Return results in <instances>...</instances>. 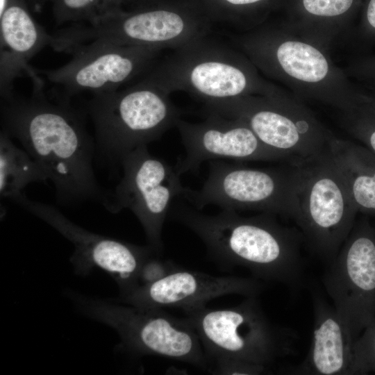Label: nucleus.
Returning <instances> with one entry per match:
<instances>
[{"label": "nucleus", "mask_w": 375, "mask_h": 375, "mask_svg": "<svg viewBox=\"0 0 375 375\" xmlns=\"http://www.w3.org/2000/svg\"><path fill=\"white\" fill-rule=\"evenodd\" d=\"M204 114L206 118L201 122L178 119L176 123L185 149V155L174 167L180 176L197 172L206 161L288 160L265 146L242 120L215 112Z\"/></svg>", "instance_id": "nucleus-14"}, {"label": "nucleus", "mask_w": 375, "mask_h": 375, "mask_svg": "<svg viewBox=\"0 0 375 375\" xmlns=\"http://www.w3.org/2000/svg\"><path fill=\"white\" fill-rule=\"evenodd\" d=\"M92 23L72 24L53 34L56 51L94 40L176 49L209 35L211 20L198 0H132Z\"/></svg>", "instance_id": "nucleus-3"}, {"label": "nucleus", "mask_w": 375, "mask_h": 375, "mask_svg": "<svg viewBox=\"0 0 375 375\" xmlns=\"http://www.w3.org/2000/svg\"><path fill=\"white\" fill-rule=\"evenodd\" d=\"M11 0H0V15H2Z\"/></svg>", "instance_id": "nucleus-30"}, {"label": "nucleus", "mask_w": 375, "mask_h": 375, "mask_svg": "<svg viewBox=\"0 0 375 375\" xmlns=\"http://www.w3.org/2000/svg\"><path fill=\"white\" fill-rule=\"evenodd\" d=\"M35 5H40L42 6L44 3H46V0H33Z\"/></svg>", "instance_id": "nucleus-31"}, {"label": "nucleus", "mask_w": 375, "mask_h": 375, "mask_svg": "<svg viewBox=\"0 0 375 375\" xmlns=\"http://www.w3.org/2000/svg\"><path fill=\"white\" fill-rule=\"evenodd\" d=\"M211 22H235L240 10L262 0H198Z\"/></svg>", "instance_id": "nucleus-24"}, {"label": "nucleus", "mask_w": 375, "mask_h": 375, "mask_svg": "<svg viewBox=\"0 0 375 375\" xmlns=\"http://www.w3.org/2000/svg\"><path fill=\"white\" fill-rule=\"evenodd\" d=\"M294 166L298 185L294 220L310 250L329 264L349 235L358 210L329 149Z\"/></svg>", "instance_id": "nucleus-7"}, {"label": "nucleus", "mask_w": 375, "mask_h": 375, "mask_svg": "<svg viewBox=\"0 0 375 375\" xmlns=\"http://www.w3.org/2000/svg\"><path fill=\"white\" fill-rule=\"evenodd\" d=\"M365 71L375 76V60L365 64Z\"/></svg>", "instance_id": "nucleus-29"}, {"label": "nucleus", "mask_w": 375, "mask_h": 375, "mask_svg": "<svg viewBox=\"0 0 375 375\" xmlns=\"http://www.w3.org/2000/svg\"><path fill=\"white\" fill-rule=\"evenodd\" d=\"M209 362L233 358L267 366L292 351L294 333L273 324L256 297L228 308L203 306L184 311ZM209 370V369H208Z\"/></svg>", "instance_id": "nucleus-6"}, {"label": "nucleus", "mask_w": 375, "mask_h": 375, "mask_svg": "<svg viewBox=\"0 0 375 375\" xmlns=\"http://www.w3.org/2000/svg\"><path fill=\"white\" fill-rule=\"evenodd\" d=\"M375 372V320L354 340L349 375Z\"/></svg>", "instance_id": "nucleus-23"}, {"label": "nucleus", "mask_w": 375, "mask_h": 375, "mask_svg": "<svg viewBox=\"0 0 375 375\" xmlns=\"http://www.w3.org/2000/svg\"><path fill=\"white\" fill-rule=\"evenodd\" d=\"M372 99L374 101V102L375 103V99L374 98H372Z\"/></svg>", "instance_id": "nucleus-32"}, {"label": "nucleus", "mask_w": 375, "mask_h": 375, "mask_svg": "<svg viewBox=\"0 0 375 375\" xmlns=\"http://www.w3.org/2000/svg\"><path fill=\"white\" fill-rule=\"evenodd\" d=\"M329 152L358 212L375 215V155L363 145L335 138Z\"/></svg>", "instance_id": "nucleus-19"}, {"label": "nucleus", "mask_w": 375, "mask_h": 375, "mask_svg": "<svg viewBox=\"0 0 375 375\" xmlns=\"http://www.w3.org/2000/svg\"><path fill=\"white\" fill-rule=\"evenodd\" d=\"M15 202L71 241L76 258L114 275L124 295L139 286V273L143 263L156 253L149 245L139 247L89 232L69 221L55 207L31 200L24 193Z\"/></svg>", "instance_id": "nucleus-15"}, {"label": "nucleus", "mask_w": 375, "mask_h": 375, "mask_svg": "<svg viewBox=\"0 0 375 375\" xmlns=\"http://www.w3.org/2000/svg\"><path fill=\"white\" fill-rule=\"evenodd\" d=\"M88 109L100 146L119 160L158 139L181 113L169 94L142 79L121 90L93 94Z\"/></svg>", "instance_id": "nucleus-5"}, {"label": "nucleus", "mask_w": 375, "mask_h": 375, "mask_svg": "<svg viewBox=\"0 0 375 375\" xmlns=\"http://www.w3.org/2000/svg\"><path fill=\"white\" fill-rule=\"evenodd\" d=\"M120 162L123 176L114 192L107 193L103 205L112 212L131 210L142 225L149 245L160 254L164 222L185 187L175 168L151 155L147 145L127 153Z\"/></svg>", "instance_id": "nucleus-10"}, {"label": "nucleus", "mask_w": 375, "mask_h": 375, "mask_svg": "<svg viewBox=\"0 0 375 375\" xmlns=\"http://www.w3.org/2000/svg\"><path fill=\"white\" fill-rule=\"evenodd\" d=\"M365 23L368 31L375 33V0H369L365 12Z\"/></svg>", "instance_id": "nucleus-28"}, {"label": "nucleus", "mask_w": 375, "mask_h": 375, "mask_svg": "<svg viewBox=\"0 0 375 375\" xmlns=\"http://www.w3.org/2000/svg\"><path fill=\"white\" fill-rule=\"evenodd\" d=\"M274 215L249 217L233 210L206 215L178 197L168 217L193 231L212 258L226 266H242L258 278L299 289L303 278L301 236L281 225Z\"/></svg>", "instance_id": "nucleus-2"}, {"label": "nucleus", "mask_w": 375, "mask_h": 375, "mask_svg": "<svg viewBox=\"0 0 375 375\" xmlns=\"http://www.w3.org/2000/svg\"><path fill=\"white\" fill-rule=\"evenodd\" d=\"M53 40V35L32 16L25 0L10 1L0 15L1 99L14 94V81L23 75L31 78L34 89L43 88V81L28 62L46 46H51Z\"/></svg>", "instance_id": "nucleus-17"}, {"label": "nucleus", "mask_w": 375, "mask_h": 375, "mask_svg": "<svg viewBox=\"0 0 375 375\" xmlns=\"http://www.w3.org/2000/svg\"><path fill=\"white\" fill-rule=\"evenodd\" d=\"M3 130L17 139L53 183L64 202L98 199L104 193L92 168L93 143L69 102L49 101L43 89L31 97L1 99Z\"/></svg>", "instance_id": "nucleus-1"}, {"label": "nucleus", "mask_w": 375, "mask_h": 375, "mask_svg": "<svg viewBox=\"0 0 375 375\" xmlns=\"http://www.w3.org/2000/svg\"><path fill=\"white\" fill-rule=\"evenodd\" d=\"M100 308L135 351L184 362L208 371L209 362L198 335L186 317L177 318L162 308L131 305Z\"/></svg>", "instance_id": "nucleus-13"}, {"label": "nucleus", "mask_w": 375, "mask_h": 375, "mask_svg": "<svg viewBox=\"0 0 375 375\" xmlns=\"http://www.w3.org/2000/svg\"><path fill=\"white\" fill-rule=\"evenodd\" d=\"M11 137L2 130L0 134L1 198L15 201L23 190L33 182H45L48 178L26 151L17 147Z\"/></svg>", "instance_id": "nucleus-20"}, {"label": "nucleus", "mask_w": 375, "mask_h": 375, "mask_svg": "<svg viewBox=\"0 0 375 375\" xmlns=\"http://www.w3.org/2000/svg\"><path fill=\"white\" fill-rule=\"evenodd\" d=\"M374 227H375V226H374Z\"/></svg>", "instance_id": "nucleus-33"}, {"label": "nucleus", "mask_w": 375, "mask_h": 375, "mask_svg": "<svg viewBox=\"0 0 375 375\" xmlns=\"http://www.w3.org/2000/svg\"><path fill=\"white\" fill-rule=\"evenodd\" d=\"M264 289L256 278L217 276L183 267L124 295L131 305L147 308H179L183 311L206 306L213 299L229 294L256 297Z\"/></svg>", "instance_id": "nucleus-16"}, {"label": "nucleus", "mask_w": 375, "mask_h": 375, "mask_svg": "<svg viewBox=\"0 0 375 375\" xmlns=\"http://www.w3.org/2000/svg\"><path fill=\"white\" fill-rule=\"evenodd\" d=\"M322 281L355 340L375 320V227L365 215L356 220Z\"/></svg>", "instance_id": "nucleus-12"}, {"label": "nucleus", "mask_w": 375, "mask_h": 375, "mask_svg": "<svg viewBox=\"0 0 375 375\" xmlns=\"http://www.w3.org/2000/svg\"><path fill=\"white\" fill-rule=\"evenodd\" d=\"M200 190L185 188L181 197L201 210L215 205L222 210H254L295 217L297 210V167L252 168L224 160H211Z\"/></svg>", "instance_id": "nucleus-8"}, {"label": "nucleus", "mask_w": 375, "mask_h": 375, "mask_svg": "<svg viewBox=\"0 0 375 375\" xmlns=\"http://www.w3.org/2000/svg\"><path fill=\"white\" fill-rule=\"evenodd\" d=\"M353 0H303L305 9L310 13L324 17H333L346 12Z\"/></svg>", "instance_id": "nucleus-27"}, {"label": "nucleus", "mask_w": 375, "mask_h": 375, "mask_svg": "<svg viewBox=\"0 0 375 375\" xmlns=\"http://www.w3.org/2000/svg\"><path fill=\"white\" fill-rule=\"evenodd\" d=\"M346 110L349 131L375 155V103L369 98L355 97Z\"/></svg>", "instance_id": "nucleus-22"}, {"label": "nucleus", "mask_w": 375, "mask_h": 375, "mask_svg": "<svg viewBox=\"0 0 375 375\" xmlns=\"http://www.w3.org/2000/svg\"><path fill=\"white\" fill-rule=\"evenodd\" d=\"M208 372L215 374L257 375L267 372V366L238 359L225 358L211 361Z\"/></svg>", "instance_id": "nucleus-25"}, {"label": "nucleus", "mask_w": 375, "mask_h": 375, "mask_svg": "<svg viewBox=\"0 0 375 375\" xmlns=\"http://www.w3.org/2000/svg\"><path fill=\"white\" fill-rule=\"evenodd\" d=\"M162 49L144 46L122 45L94 40L73 46L65 53L72 59L54 69L38 70L51 83L61 88L63 101L83 92L92 94L115 91L144 76L158 60Z\"/></svg>", "instance_id": "nucleus-11"}, {"label": "nucleus", "mask_w": 375, "mask_h": 375, "mask_svg": "<svg viewBox=\"0 0 375 375\" xmlns=\"http://www.w3.org/2000/svg\"><path fill=\"white\" fill-rule=\"evenodd\" d=\"M314 328L308 353L294 372L313 375H349L353 339L334 306L313 294Z\"/></svg>", "instance_id": "nucleus-18"}, {"label": "nucleus", "mask_w": 375, "mask_h": 375, "mask_svg": "<svg viewBox=\"0 0 375 375\" xmlns=\"http://www.w3.org/2000/svg\"><path fill=\"white\" fill-rule=\"evenodd\" d=\"M204 112L242 120L265 146L292 165L325 153L334 138L305 110L270 93L206 103Z\"/></svg>", "instance_id": "nucleus-9"}, {"label": "nucleus", "mask_w": 375, "mask_h": 375, "mask_svg": "<svg viewBox=\"0 0 375 375\" xmlns=\"http://www.w3.org/2000/svg\"><path fill=\"white\" fill-rule=\"evenodd\" d=\"M132 0H46L57 24L92 23L123 10Z\"/></svg>", "instance_id": "nucleus-21"}, {"label": "nucleus", "mask_w": 375, "mask_h": 375, "mask_svg": "<svg viewBox=\"0 0 375 375\" xmlns=\"http://www.w3.org/2000/svg\"><path fill=\"white\" fill-rule=\"evenodd\" d=\"M141 79L168 94L184 91L205 103L269 93L237 52L209 35L173 49Z\"/></svg>", "instance_id": "nucleus-4"}, {"label": "nucleus", "mask_w": 375, "mask_h": 375, "mask_svg": "<svg viewBox=\"0 0 375 375\" xmlns=\"http://www.w3.org/2000/svg\"><path fill=\"white\" fill-rule=\"evenodd\" d=\"M158 255H151L143 263L139 273V286L155 283L181 267L172 261L161 260Z\"/></svg>", "instance_id": "nucleus-26"}]
</instances>
